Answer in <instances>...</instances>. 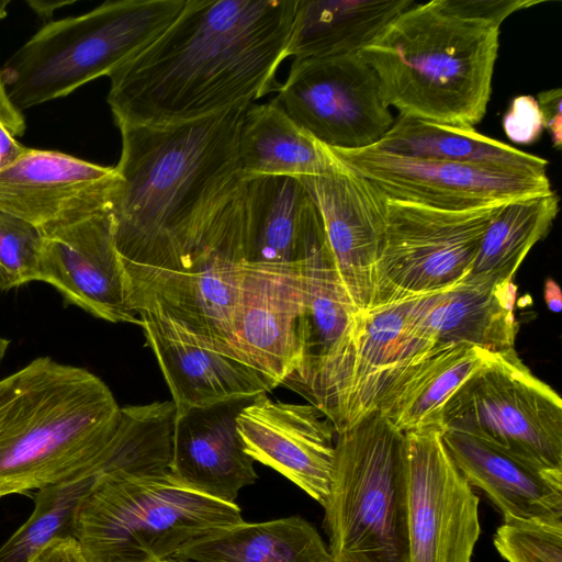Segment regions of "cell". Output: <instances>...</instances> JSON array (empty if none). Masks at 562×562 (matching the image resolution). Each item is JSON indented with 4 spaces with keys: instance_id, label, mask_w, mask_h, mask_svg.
Segmentation results:
<instances>
[{
    "instance_id": "obj_1",
    "label": "cell",
    "mask_w": 562,
    "mask_h": 562,
    "mask_svg": "<svg viewBox=\"0 0 562 562\" xmlns=\"http://www.w3.org/2000/svg\"><path fill=\"white\" fill-rule=\"evenodd\" d=\"M296 1L187 0L156 40L109 76L115 124L193 121L279 90Z\"/></svg>"
},
{
    "instance_id": "obj_2",
    "label": "cell",
    "mask_w": 562,
    "mask_h": 562,
    "mask_svg": "<svg viewBox=\"0 0 562 562\" xmlns=\"http://www.w3.org/2000/svg\"><path fill=\"white\" fill-rule=\"evenodd\" d=\"M249 105L176 124L117 125L110 211L124 283L194 244L234 196Z\"/></svg>"
},
{
    "instance_id": "obj_3",
    "label": "cell",
    "mask_w": 562,
    "mask_h": 562,
    "mask_svg": "<svg viewBox=\"0 0 562 562\" xmlns=\"http://www.w3.org/2000/svg\"><path fill=\"white\" fill-rule=\"evenodd\" d=\"M535 0H431L394 18L359 54L400 116L474 127L492 93L502 23Z\"/></svg>"
},
{
    "instance_id": "obj_4",
    "label": "cell",
    "mask_w": 562,
    "mask_h": 562,
    "mask_svg": "<svg viewBox=\"0 0 562 562\" xmlns=\"http://www.w3.org/2000/svg\"><path fill=\"white\" fill-rule=\"evenodd\" d=\"M120 418L99 376L50 357L0 379V498L128 470Z\"/></svg>"
},
{
    "instance_id": "obj_5",
    "label": "cell",
    "mask_w": 562,
    "mask_h": 562,
    "mask_svg": "<svg viewBox=\"0 0 562 562\" xmlns=\"http://www.w3.org/2000/svg\"><path fill=\"white\" fill-rule=\"evenodd\" d=\"M241 521L236 503L193 491L169 471H109L78 504L74 538L88 562H168L190 541Z\"/></svg>"
},
{
    "instance_id": "obj_6",
    "label": "cell",
    "mask_w": 562,
    "mask_h": 562,
    "mask_svg": "<svg viewBox=\"0 0 562 562\" xmlns=\"http://www.w3.org/2000/svg\"><path fill=\"white\" fill-rule=\"evenodd\" d=\"M186 2L106 1L85 14L48 22L0 69L11 102L22 112L109 77L156 40Z\"/></svg>"
},
{
    "instance_id": "obj_7",
    "label": "cell",
    "mask_w": 562,
    "mask_h": 562,
    "mask_svg": "<svg viewBox=\"0 0 562 562\" xmlns=\"http://www.w3.org/2000/svg\"><path fill=\"white\" fill-rule=\"evenodd\" d=\"M336 435L324 505L331 562H408L404 432L373 412Z\"/></svg>"
},
{
    "instance_id": "obj_8",
    "label": "cell",
    "mask_w": 562,
    "mask_h": 562,
    "mask_svg": "<svg viewBox=\"0 0 562 562\" xmlns=\"http://www.w3.org/2000/svg\"><path fill=\"white\" fill-rule=\"evenodd\" d=\"M243 182L194 244L126 283L127 302L137 316L168 318L232 351L234 311L245 262Z\"/></svg>"
},
{
    "instance_id": "obj_9",
    "label": "cell",
    "mask_w": 562,
    "mask_h": 562,
    "mask_svg": "<svg viewBox=\"0 0 562 562\" xmlns=\"http://www.w3.org/2000/svg\"><path fill=\"white\" fill-rule=\"evenodd\" d=\"M442 429L468 434L546 471L562 473V401L520 360L494 353L448 401Z\"/></svg>"
},
{
    "instance_id": "obj_10",
    "label": "cell",
    "mask_w": 562,
    "mask_h": 562,
    "mask_svg": "<svg viewBox=\"0 0 562 562\" xmlns=\"http://www.w3.org/2000/svg\"><path fill=\"white\" fill-rule=\"evenodd\" d=\"M503 204L452 211L386 199L371 308L439 293L463 281Z\"/></svg>"
},
{
    "instance_id": "obj_11",
    "label": "cell",
    "mask_w": 562,
    "mask_h": 562,
    "mask_svg": "<svg viewBox=\"0 0 562 562\" xmlns=\"http://www.w3.org/2000/svg\"><path fill=\"white\" fill-rule=\"evenodd\" d=\"M303 277L300 362L281 385L306 398L337 434L345 427L360 311L338 278L327 244L304 260Z\"/></svg>"
},
{
    "instance_id": "obj_12",
    "label": "cell",
    "mask_w": 562,
    "mask_h": 562,
    "mask_svg": "<svg viewBox=\"0 0 562 562\" xmlns=\"http://www.w3.org/2000/svg\"><path fill=\"white\" fill-rule=\"evenodd\" d=\"M271 101L306 134L331 148L373 146L394 123L376 74L359 53L293 60Z\"/></svg>"
},
{
    "instance_id": "obj_13",
    "label": "cell",
    "mask_w": 562,
    "mask_h": 562,
    "mask_svg": "<svg viewBox=\"0 0 562 562\" xmlns=\"http://www.w3.org/2000/svg\"><path fill=\"white\" fill-rule=\"evenodd\" d=\"M112 192L40 226L43 243L38 281L54 286L65 304L97 318L140 326L127 302L115 247Z\"/></svg>"
},
{
    "instance_id": "obj_14",
    "label": "cell",
    "mask_w": 562,
    "mask_h": 562,
    "mask_svg": "<svg viewBox=\"0 0 562 562\" xmlns=\"http://www.w3.org/2000/svg\"><path fill=\"white\" fill-rule=\"evenodd\" d=\"M441 427L404 432L408 562H471L481 533L479 497L454 464Z\"/></svg>"
},
{
    "instance_id": "obj_15",
    "label": "cell",
    "mask_w": 562,
    "mask_h": 562,
    "mask_svg": "<svg viewBox=\"0 0 562 562\" xmlns=\"http://www.w3.org/2000/svg\"><path fill=\"white\" fill-rule=\"evenodd\" d=\"M323 146L386 199L441 210L479 209L552 190L548 176L407 157L375 146L360 149Z\"/></svg>"
},
{
    "instance_id": "obj_16",
    "label": "cell",
    "mask_w": 562,
    "mask_h": 562,
    "mask_svg": "<svg viewBox=\"0 0 562 562\" xmlns=\"http://www.w3.org/2000/svg\"><path fill=\"white\" fill-rule=\"evenodd\" d=\"M318 144L326 155V167L301 181L318 209L341 284L357 310L367 311L374 297L386 198Z\"/></svg>"
},
{
    "instance_id": "obj_17",
    "label": "cell",
    "mask_w": 562,
    "mask_h": 562,
    "mask_svg": "<svg viewBox=\"0 0 562 562\" xmlns=\"http://www.w3.org/2000/svg\"><path fill=\"white\" fill-rule=\"evenodd\" d=\"M304 262V261H303ZM303 262H244L233 318L232 351L277 387L300 362Z\"/></svg>"
},
{
    "instance_id": "obj_18",
    "label": "cell",
    "mask_w": 562,
    "mask_h": 562,
    "mask_svg": "<svg viewBox=\"0 0 562 562\" xmlns=\"http://www.w3.org/2000/svg\"><path fill=\"white\" fill-rule=\"evenodd\" d=\"M236 429L254 461L276 470L324 507L336 431L316 407L274 401L262 393L238 413Z\"/></svg>"
},
{
    "instance_id": "obj_19",
    "label": "cell",
    "mask_w": 562,
    "mask_h": 562,
    "mask_svg": "<svg viewBox=\"0 0 562 562\" xmlns=\"http://www.w3.org/2000/svg\"><path fill=\"white\" fill-rule=\"evenodd\" d=\"M138 318L176 409L252 398L274 389L268 379L231 350L168 318L148 314H140Z\"/></svg>"
},
{
    "instance_id": "obj_20",
    "label": "cell",
    "mask_w": 562,
    "mask_h": 562,
    "mask_svg": "<svg viewBox=\"0 0 562 562\" xmlns=\"http://www.w3.org/2000/svg\"><path fill=\"white\" fill-rule=\"evenodd\" d=\"M250 400L176 409L169 473L193 491L235 503L258 477L236 429V417Z\"/></svg>"
},
{
    "instance_id": "obj_21",
    "label": "cell",
    "mask_w": 562,
    "mask_h": 562,
    "mask_svg": "<svg viewBox=\"0 0 562 562\" xmlns=\"http://www.w3.org/2000/svg\"><path fill=\"white\" fill-rule=\"evenodd\" d=\"M245 262L296 265L326 244L318 209L292 177L244 179Z\"/></svg>"
},
{
    "instance_id": "obj_22",
    "label": "cell",
    "mask_w": 562,
    "mask_h": 562,
    "mask_svg": "<svg viewBox=\"0 0 562 562\" xmlns=\"http://www.w3.org/2000/svg\"><path fill=\"white\" fill-rule=\"evenodd\" d=\"M513 281L464 279L452 288L412 299L411 319L435 346L467 344L491 353L515 349Z\"/></svg>"
},
{
    "instance_id": "obj_23",
    "label": "cell",
    "mask_w": 562,
    "mask_h": 562,
    "mask_svg": "<svg viewBox=\"0 0 562 562\" xmlns=\"http://www.w3.org/2000/svg\"><path fill=\"white\" fill-rule=\"evenodd\" d=\"M114 167L56 150L30 148L0 171V211L37 227L88 201L110 194Z\"/></svg>"
},
{
    "instance_id": "obj_24",
    "label": "cell",
    "mask_w": 562,
    "mask_h": 562,
    "mask_svg": "<svg viewBox=\"0 0 562 562\" xmlns=\"http://www.w3.org/2000/svg\"><path fill=\"white\" fill-rule=\"evenodd\" d=\"M442 439L471 486L509 519L562 521V473L539 469L477 437L443 429Z\"/></svg>"
},
{
    "instance_id": "obj_25",
    "label": "cell",
    "mask_w": 562,
    "mask_h": 562,
    "mask_svg": "<svg viewBox=\"0 0 562 562\" xmlns=\"http://www.w3.org/2000/svg\"><path fill=\"white\" fill-rule=\"evenodd\" d=\"M411 304L412 299L359 313L344 429L375 412L381 397L436 347L413 325Z\"/></svg>"
},
{
    "instance_id": "obj_26",
    "label": "cell",
    "mask_w": 562,
    "mask_h": 562,
    "mask_svg": "<svg viewBox=\"0 0 562 562\" xmlns=\"http://www.w3.org/2000/svg\"><path fill=\"white\" fill-rule=\"evenodd\" d=\"M493 355L467 344L436 346L381 397L375 412L402 432L442 428L448 401Z\"/></svg>"
},
{
    "instance_id": "obj_27",
    "label": "cell",
    "mask_w": 562,
    "mask_h": 562,
    "mask_svg": "<svg viewBox=\"0 0 562 562\" xmlns=\"http://www.w3.org/2000/svg\"><path fill=\"white\" fill-rule=\"evenodd\" d=\"M414 0H297L284 58L358 54Z\"/></svg>"
},
{
    "instance_id": "obj_28",
    "label": "cell",
    "mask_w": 562,
    "mask_h": 562,
    "mask_svg": "<svg viewBox=\"0 0 562 562\" xmlns=\"http://www.w3.org/2000/svg\"><path fill=\"white\" fill-rule=\"evenodd\" d=\"M376 148L407 157L443 160L530 176H547L548 160L480 134L474 127L398 116Z\"/></svg>"
},
{
    "instance_id": "obj_29",
    "label": "cell",
    "mask_w": 562,
    "mask_h": 562,
    "mask_svg": "<svg viewBox=\"0 0 562 562\" xmlns=\"http://www.w3.org/2000/svg\"><path fill=\"white\" fill-rule=\"evenodd\" d=\"M172 559L189 562H331L328 548L307 520L291 516L241 521L190 541Z\"/></svg>"
},
{
    "instance_id": "obj_30",
    "label": "cell",
    "mask_w": 562,
    "mask_h": 562,
    "mask_svg": "<svg viewBox=\"0 0 562 562\" xmlns=\"http://www.w3.org/2000/svg\"><path fill=\"white\" fill-rule=\"evenodd\" d=\"M238 161L244 179L303 180L319 175L327 158L318 142L270 101L247 108L239 132Z\"/></svg>"
},
{
    "instance_id": "obj_31",
    "label": "cell",
    "mask_w": 562,
    "mask_h": 562,
    "mask_svg": "<svg viewBox=\"0 0 562 562\" xmlns=\"http://www.w3.org/2000/svg\"><path fill=\"white\" fill-rule=\"evenodd\" d=\"M559 202L551 190L501 205L482 236L465 278L513 281L530 249L549 233L559 213Z\"/></svg>"
},
{
    "instance_id": "obj_32",
    "label": "cell",
    "mask_w": 562,
    "mask_h": 562,
    "mask_svg": "<svg viewBox=\"0 0 562 562\" xmlns=\"http://www.w3.org/2000/svg\"><path fill=\"white\" fill-rule=\"evenodd\" d=\"M100 475L34 492L30 517L0 546V562H29L52 540L74 537L77 506Z\"/></svg>"
},
{
    "instance_id": "obj_33",
    "label": "cell",
    "mask_w": 562,
    "mask_h": 562,
    "mask_svg": "<svg viewBox=\"0 0 562 562\" xmlns=\"http://www.w3.org/2000/svg\"><path fill=\"white\" fill-rule=\"evenodd\" d=\"M40 227L0 211V292L38 281Z\"/></svg>"
},
{
    "instance_id": "obj_34",
    "label": "cell",
    "mask_w": 562,
    "mask_h": 562,
    "mask_svg": "<svg viewBox=\"0 0 562 562\" xmlns=\"http://www.w3.org/2000/svg\"><path fill=\"white\" fill-rule=\"evenodd\" d=\"M494 546L507 562H562V521L505 520Z\"/></svg>"
},
{
    "instance_id": "obj_35",
    "label": "cell",
    "mask_w": 562,
    "mask_h": 562,
    "mask_svg": "<svg viewBox=\"0 0 562 562\" xmlns=\"http://www.w3.org/2000/svg\"><path fill=\"white\" fill-rule=\"evenodd\" d=\"M506 136L518 144L537 142L543 132L542 119L537 99L518 95L513 99L503 119Z\"/></svg>"
},
{
    "instance_id": "obj_36",
    "label": "cell",
    "mask_w": 562,
    "mask_h": 562,
    "mask_svg": "<svg viewBox=\"0 0 562 562\" xmlns=\"http://www.w3.org/2000/svg\"><path fill=\"white\" fill-rule=\"evenodd\" d=\"M543 130H546L555 149L562 145V91L560 88L540 92L537 95Z\"/></svg>"
},
{
    "instance_id": "obj_37",
    "label": "cell",
    "mask_w": 562,
    "mask_h": 562,
    "mask_svg": "<svg viewBox=\"0 0 562 562\" xmlns=\"http://www.w3.org/2000/svg\"><path fill=\"white\" fill-rule=\"evenodd\" d=\"M29 562H88L74 537L56 538L35 553Z\"/></svg>"
},
{
    "instance_id": "obj_38",
    "label": "cell",
    "mask_w": 562,
    "mask_h": 562,
    "mask_svg": "<svg viewBox=\"0 0 562 562\" xmlns=\"http://www.w3.org/2000/svg\"><path fill=\"white\" fill-rule=\"evenodd\" d=\"M0 121L14 136H22L26 124L22 112L11 102L0 74Z\"/></svg>"
},
{
    "instance_id": "obj_39",
    "label": "cell",
    "mask_w": 562,
    "mask_h": 562,
    "mask_svg": "<svg viewBox=\"0 0 562 562\" xmlns=\"http://www.w3.org/2000/svg\"><path fill=\"white\" fill-rule=\"evenodd\" d=\"M29 149L18 142L8 126L0 121V171L16 162Z\"/></svg>"
},
{
    "instance_id": "obj_40",
    "label": "cell",
    "mask_w": 562,
    "mask_h": 562,
    "mask_svg": "<svg viewBox=\"0 0 562 562\" xmlns=\"http://www.w3.org/2000/svg\"><path fill=\"white\" fill-rule=\"evenodd\" d=\"M74 2L75 0H26L30 8L44 20L49 19L58 9Z\"/></svg>"
},
{
    "instance_id": "obj_41",
    "label": "cell",
    "mask_w": 562,
    "mask_h": 562,
    "mask_svg": "<svg viewBox=\"0 0 562 562\" xmlns=\"http://www.w3.org/2000/svg\"><path fill=\"white\" fill-rule=\"evenodd\" d=\"M544 300L548 307L559 313L562 307L561 290L555 281L548 279L544 285Z\"/></svg>"
},
{
    "instance_id": "obj_42",
    "label": "cell",
    "mask_w": 562,
    "mask_h": 562,
    "mask_svg": "<svg viewBox=\"0 0 562 562\" xmlns=\"http://www.w3.org/2000/svg\"><path fill=\"white\" fill-rule=\"evenodd\" d=\"M10 345V340L0 337V362L2 361L8 348Z\"/></svg>"
},
{
    "instance_id": "obj_43",
    "label": "cell",
    "mask_w": 562,
    "mask_h": 562,
    "mask_svg": "<svg viewBox=\"0 0 562 562\" xmlns=\"http://www.w3.org/2000/svg\"><path fill=\"white\" fill-rule=\"evenodd\" d=\"M10 0H0V20H2L7 15V7L9 5Z\"/></svg>"
},
{
    "instance_id": "obj_44",
    "label": "cell",
    "mask_w": 562,
    "mask_h": 562,
    "mask_svg": "<svg viewBox=\"0 0 562 562\" xmlns=\"http://www.w3.org/2000/svg\"><path fill=\"white\" fill-rule=\"evenodd\" d=\"M168 562H189V561H182V560H177V559H170Z\"/></svg>"
}]
</instances>
